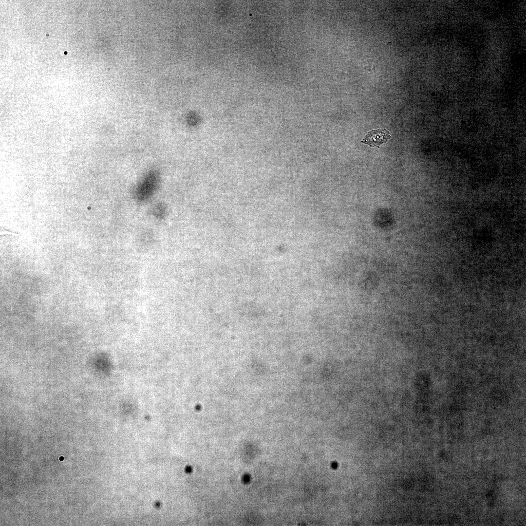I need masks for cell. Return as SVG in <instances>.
Here are the masks:
<instances>
[{
    "label": "cell",
    "mask_w": 526,
    "mask_h": 526,
    "mask_svg": "<svg viewBox=\"0 0 526 526\" xmlns=\"http://www.w3.org/2000/svg\"><path fill=\"white\" fill-rule=\"evenodd\" d=\"M391 137L389 131L386 129L372 130L367 134L361 142L370 147L379 146L386 143Z\"/></svg>",
    "instance_id": "1"
},
{
    "label": "cell",
    "mask_w": 526,
    "mask_h": 526,
    "mask_svg": "<svg viewBox=\"0 0 526 526\" xmlns=\"http://www.w3.org/2000/svg\"><path fill=\"white\" fill-rule=\"evenodd\" d=\"M158 174L155 171H150L146 176L138 189L141 196H146L154 189L158 180Z\"/></svg>",
    "instance_id": "2"
}]
</instances>
